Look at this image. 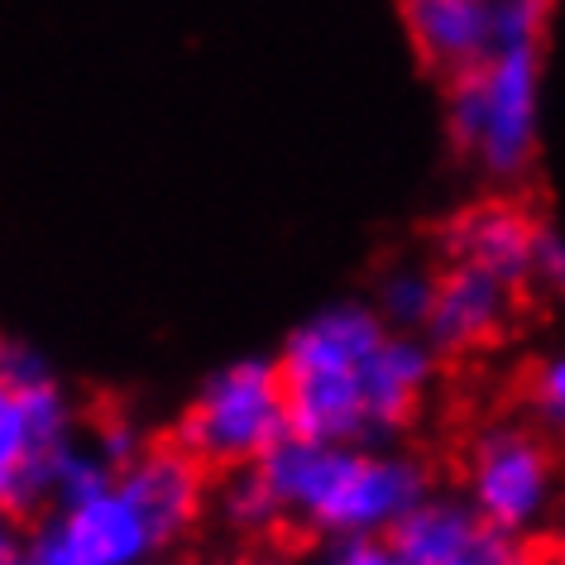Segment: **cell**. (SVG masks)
Listing matches in <instances>:
<instances>
[{
	"instance_id": "6da1fadb",
	"label": "cell",
	"mask_w": 565,
	"mask_h": 565,
	"mask_svg": "<svg viewBox=\"0 0 565 565\" xmlns=\"http://www.w3.org/2000/svg\"><path fill=\"white\" fill-rule=\"evenodd\" d=\"M278 374L292 436L388 446L427 403L436 350L417 331H393L370 302H335L288 335Z\"/></svg>"
},
{
	"instance_id": "7a4b0ae2",
	"label": "cell",
	"mask_w": 565,
	"mask_h": 565,
	"mask_svg": "<svg viewBox=\"0 0 565 565\" xmlns=\"http://www.w3.org/2000/svg\"><path fill=\"white\" fill-rule=\"evenodd\" d=\"M206 508V465L182 446L139 450L106 489L44 508L24 536V565H149L182 542Z\"/></svg>"
},
{
	"instance_id": "3957f363",
	"label": "cell",
	"mask_w": 565,
	"mask_h": 565,
	"mask_svg": "<svg viewBox=\"0 0 565 565\" xmlns=\"http://www.w3.org/2000/svg\"><path fill=\"white\" fill-rule=\"evenodd\" d=\"M268 499L282 522L345 542V536H388L431 493V470L407 450L312 441L282 436L268 456L254 460Z\"/></svg>"
},
{
	"instance_id": "277c9868",
	"label": "cell",
	"mask_w": 565,
	"mask_h": 565,
	"mask_svg": "<svg viewBox=\"0 0 565 565\" xmlns=\"http://www.w3.org/2000/svg\"><path fill=\"white\" fill-rule=\"evenodd\" d=\"M450 135L489 178L527 173L542 139V39H493L450 82Z\"/></svg>"
},
{
	"instance_id": "5b68a950",
	"label": "cell",
	"mask_w": 565,
	"mask_h": 565,
	"mask_svg": "<svg viewBox=\"0 0 565 565\" xmlns=\"http://www.w3.org/2000/svg\"><path fill=\"white\" fill-rule=\"evenodd\" d=\"M288 436V393L278 360H235L216 370L182 417V450L206 470H239Z\"/></svg>"
},
{
	"instance_id": "8992f818",
	"label": "cell",
	"mask_w": 565,
	"mask_h": 565,
	"mask_svg": "<svg viewBox=\"0 0 565 565\" xmlns=\"http://www.w3.org/2000/svg\"><path fill=\"white\" fill-rule=\"evenodd\" d=\"M465 503L493 532L522 536L542 532L561 503V470L551 446L522 422H493L470 441L465 456Z\"/></svg>"
},
{
	"instance_id": "52a82bcc",
	"label": "cell",
	"mask_w": 565,
	"mask_h": 565,
	"mask_svg": "<svg viewBox=\"0 0 565 565\" xmlns=\"http://www.w3.org/2000/svg\"><path fill=\"white\" fill-rule=\"evenodd\" d=\"M77 441V417L63 388L49 379H0V508L39 513L49 508L58 456Z\"/></svg>"
},
{
	"instance_id": "ba28073f",
	"label": "cell",
	"mask_w": 565,
	"mask_h": 565,
	"mask_svg": "<svg viewBox=\"0 0 565 565\" xmlns=\"http://www.w3.org/2000/svg\"><path fill=\"white\" fill-rule=\"evenodd\" d=\"M388 546L398 565H508L522 551V542L493 532L460 493L436 489L393 522Z\"/></svg>"
},
{
	"instance_id": "9c48e42d",
	"label": "cell",
	"mask_w": 565,
	"mask_h": 565,
	"mask_svg": "<svg viewBox=\"0 0 565 565\" xmlns=\"http://www.w3.org/2000/svg\"><path fill=\"white\" fill-rule=\"evenodd\" d=\"M508 307H513L508 282L446 259V268L431 282V307L427 321H422V335H427L431 350H475L503 331Z\"/></svg>"
},
{
	"instance_id": "30bf717a",
	"label": "cell",
	"mask_w": 565,
	"mask_h": 565,
	"mask_svg": "<svg viewBox=\"0 0 565 565\" xmlns=\"http://www.w3.org/2000/svg\"><path fill=\"white\" fill-rule=\"evenodd\" d=\"M536 235L542 231H536L532 216H522L518 206L484 202L450 225L446 254H450V264H470L479 274L508 282V288H522V282L532 278Z\"/></svg>"
},
{
	"instance_id": "8fae6325",
	"label": "cell",
	"mask_w": 565,
	"mask_h": 565,
	"mask_svg": "<svg viewBox=\"0 0 565 565\" xmlns=\"http://www.w3.org/2000/svg\"><path fill=\"white\" fill-rule=\"evenodd\" d=\"M417 53L441 73H465L493 49V0H403Z\"/></svg>"
},
{
	"instance_id": "7c38bea8",
	"label": "cell",
	"mask_w": 565,
	"mask_h": 565,
	"mask_svg": "<svg viewBox=\"0 0 565 565\" xmlns=\"http://www.w3.org/2000/svg\"><path fill=\"white\" fill-rule=\"evenodd\" d=\"M431 282L436 274L427 268H388L384 282H379V307L374 312L388 321L393 331H422L427 321V307H431Z\"/></svg>"
},
{
	"instance_id": "4fadbf2b",
	"label": "cell",
	"mask_w": 565,
	"mask_h": 565,
	"mask_svg": "<svg viewBox=\"0 0 565 565\" xmlns=\"http://www.w3.org/2000/svg\"><path fill=\"white\" fill-rule=\"evenodd\" d=\"M216 503H221V518L231 522L235 532H268V527H278V522H282L254 465H239V470H231V479L221 484Z\"/></svg>"
},
{
	"instance_id": "5bb4252c",
	"label": "cell",
	"mask_w": 565,
	"mask_h": 565,
	"mask_svg": "<svg viewBox=\"0 0 565 565\" xmlns=\"http://www.w3.org/2000/svg\"><path fill=\"white\" fill-rule=\"evenodd\" d=\"M527 403H532L536 427L565 441V345L536 360V370L527 379Z\"/></svg>"
},
{
	"instance_id": "9a60e30c",
	"label": "cell",
	"mask_w": 565,
	"mask_h": 565,
	"mask_svg": "<svg viewBox=\"0 0 565 565\" xmlns=\"http://www.w3.org/2000/svg\"><path fill=\"white\" fill-rule=\"evenodd\" d=\"M335 565H398L388 536H345V542H331Z\"/></svg>"
},
{
	"instance_id": "2e32d148",
	"label": "cell",
	"mask_w": 565,
	"mask_h": 565,
	"mask_svg": "<svg viewBox=\"0 0 565 565\" xmlns=\"http://www.w3.org/2000/svg\"><path fill=\"white\" fill-rule=\"evenodd\" d=\"M532 278L546 282L556 298H565V239L561 235H536V259H532Z\"/></svg>"
},
{
	"instance_id": "e0dca14e",
	"label": "cell",
	"mask_w": 565,
	"mask_h": 565,
	"mask_svg": "<svg viewBox=\"0 0 565 565\" xmlns=\"http://www.w3.org/2000/svg\"><path fill=\"white\" fill-rule=\"evenodd\" d=\"M0 565H24V536L15 532V513L0 508Z\"/></svg>"
},
{
	"instance_id": "ac0fdd59",
	"label": "cell",
	"mask_w": 565,
	"mask_h": 565,
	"mask_svg": "<svg viewBox=\"0 0 565 565\" xmlns=\"http://www.w3.org/2000/svg\"><path fill=\"white\" fill-rule=\"evenodd\" d=\"M225 565H288V561L268 556V551H249V556H235V561H225Z\"/></svg>"
},
{
	"instance_id": "d6986e66",
	"label": "cell",
	"mask_w": 565,
	"mask_h": 565,
	"mask_svg": "<svg viewBox=\"0 0 565 565\" xmlns=\"http://www.w3.org/2000/svg\"><path fill=\"white\" fill-rule=\"evenodd\" d=\"M298 565H335V556H331V551H321V556H307V561H298Z\"/></svg>"
},
{
	"instance_id": "ffe728a7",
	"label": "cell",
	"mask_w": 565,
	"mask_h": 565,
	"mask_svg": "<svg viewBox=\"0 0 565 565\" xmlns=\"http://www.w3.org/2000/svg\"><path fill=\"white\" fill-rule=\"evenodd\" d=\"M508 565H536V561L527 556V551H518V556H513V561H508Z\"/></svg>"
},
{
	"instance_id": "44dd1931",
	"label": "cell",
	"mask_w": 565,
	"mask_h": 565,
	"mask_svg": "<svg viewBox=\"0 0 565 565\" xmlns=\"http://www.w3.org/2000/svg\"><path fill=\"white\" fill-rule=\"evenodd\" d=\"M546 565H565V551H556V556H551Z\"/></svg>"
},
{
	"instance_id": "7402d4cb",
	"label": "cell",
	"mask_w": 565,
	"mask_h": 565,
	"mask_svg": "<svg viewBox=\"0 0 565 565\" xmlns=\"http://www.w3.org/2000/svg\"><path fill=\"white\" fill-rule=\"evenodd\" d=\"M149 565H182V561H163V556H159V561H149Z\"/></svg>"
}]
</instances>
